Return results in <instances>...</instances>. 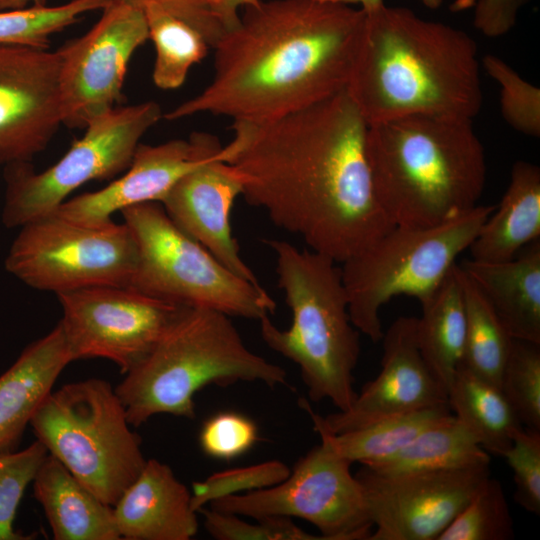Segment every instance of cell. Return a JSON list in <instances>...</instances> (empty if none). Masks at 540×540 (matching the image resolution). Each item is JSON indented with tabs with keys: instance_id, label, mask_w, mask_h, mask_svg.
I'll return each instance as SVG.
<instances>
[{
	"instance_id": "1",
	"label": "cell",
	"mask_w": 540,
	"mask_h": 540,
	"mask_svg": "<svg viewBox=\"0 0 540 540\" xmlns=\"http://www.w3.org/2000/svg\"><path fill=\"white\" fill-rule=\"evenodd\" d=\"M233 129L225 161L241 179V196L310 250L343 263L395 226L373 189L368 124L346 89L270 122H234Z\"/></svg>"
},
{
	"instance_id": "2",
	"label": "cell",
	"mask_w": 540,
	"mask_h": 540,
	"mask_svg": "<svg viewBox=\"0 0 540 540\" xmlns=\"http://www.w3.org/2000/svg\"><path fill=\"white\" fill-rule=\"evenodd\" d=\"M366 14L330 0H270L243 8L214 46L212 81L163 117L197 113L262 124L346 89Z\"/></svg>"
},
{
	"instance_id": "3",
	"label": "cell",
	"mask_w": 540,
	"mask_h": 540,
	"mask_svg": "<svg viewBox=\"0 0 540 540\" xmlns=\"http://www.w3.org/2000/svg\"><path fill=\"white\" fill-rule=\"evenodd\" d=\"M346 90L368 125L419 114L472 120L483 104L476 42L384 4L366 14Z\"/></svg>"
},
{
	"instance_id": "4",
	"label": "cell",
	"mask_w": 540,
	"mask_h": 540,
	"mask_svg": "<svg viewBox=\"0 0 540 540\" xmlns=\"http://www.w3.org/2000/svg\"><path fill=\"white\" fill-rule=\"evenodd\" d=\"M376 198L395 226L430 227L478 205L486 181L472 120L409 115L368 125Z\"/></svg>"
},
{
	"instance_id": "5",
	"label": "cell",
	"mask_w": 540,
	"mask_h": 540,
	"mask_svg": "<svg viewBox=\"0 0 540 540\" xmlns=\"http://www.w3.org/2000/svg\"><path fill=\"white\" fill-rule=\"evenodd\" d=\"M124 375L115 392L134 427L162 413L193 419L194 395L208 385H288L281 366L247 348L230 316L188 306Z\"/></svg>"
},
{
	"instance_id": "6",
	"label": "cell",
	"mask_w": 540,
	"mask_h": 540,
	"mask_svg": "<svg viewBox=\"0 0 540 540\" xmlns=\"http://www.w3.org/2000/svg\"><path fill=\"white\" fill-rule=\"evenodd\" d=\"M265 243L274 253L278 286L292 323L282 330L266 316L259 321L261 337L299 367L311 401L327 399L339 411L346 410L357 395L353 372L361 349L341 268L332 258L285 240Z\"/></svg>"
},
{
	"instance_id": "7",
	"label": "cell",
	"mask_w": 540,
	"mask_h": 540,
	"mask_svg": "<svg viewBox=\"0 0 540 540\" xmlns=\"http://www.w3.org/2000/svg\"><path fill=\"white\" fill-rule=\"evenodd\" d=\"M29 425L48 453L110 506L139 476L147 461L124 405L103 379L68 383L51 391Z\"/></svg>"
},
{
	"instance_id": "8",
	"label": "cell",
	"mask_w": 540,
	"mask_h": 540,
	"mask_svg": "<svg viewBox=\"0 0 540 540\" xmlns=\"http://www.w3.org/2000/svg\"><path fill=\"white\" fill-rule=\"evenodd\" d=\"M494 209V205L478 204L435 226H394L341 263L355 328L373 342L381 341L382 306L400 295L413 297L420 305L430 299Z\"/></svg>"
},
{
	"instance_id": "9",
	"label": "cell",
	"mask_w": 540,
	"mask_h": 540,
	"mask_svg": "<svg viewBox=\"0 0 540 540\" xmlns=\"http://www.w3.org/2000/svg\"><path fill=\"white\" fill-rule=\"evenodd\" d=\"M137 247L130 286L180 306L202 307L260 321L273 314L275 300L261 286L244 280L183 232L160 203L134 205L121 212Z\"/></svg>"
},
{
	"instance_id": "10",
	"label": "cell",
	"mask_w": 540,
	"mask_h": 540,
	"mask_svg": "<svg viewBox=\"0 0 540 540\" xmlns=\"http://www.w3.org/2000/svg\"><path fill=\"white\" fill-rule=\"evenodd\" d=\"M162 116L154 101L116 106L91 120L84 135L44 171L36 172L30 162L6 166L3 224L21 227L51 214L82 185L127 170L140 139Z\"/></svg>"
},
{
	"instance_id": "11",
	"label": "cell",
	"mask_w": 540,
	"mask_h": 540,
	"mask_svg": "<svg viewBox=\"0 0 540 540\" xmlns=\"http://www.w3.org/2000/svg\"><path fill=\"white\" fill-rule=\"evenodd\" d=\"M20 228L5 267L29 287L57 295L99 285L130 286L137 247L124 222L89 225L53 212Z\"/></svg>"
},
{
	"instance_id": "12",
	"label": "cell",
	"mask_w": 540,
	"mask_h": 540,
	"mask_svg": "<svg viewBox=\"0 0 540 540\" xmlns=\"http://www.w3.org/2000/svg\"><path fill=\"white\" fill-rule=\"evenodd\" d=\"M351 465L321 440L284 481L220 498L210 508L255 519L301 518L316 526L325 540H369L373 524L363 486L351 473Z\"/></svg>"
},
{
	"instance_id": "13",
	"label": "cell",
	"mask_w": 540,
	"mask_h": 540,
	"mask_svg": "<svg viewBox=\"0 0 540 540\" xmlns=\"http://www.w3.org/2000/svg\"><path fill=\"white\" fill-rule=\"evenodd\" d=\"M73 361L104 358L128 372L152 348L180 305L134 288L99 285L57 294Z\"/></svg>"
},
{
	"instance_id": "14",
	"label": "cell",
	"mask_w": 540,
	"mask_h": 540,
	"mask_svg": "<svg viewBox=\"0 0 540 540\" xmlns=\"http://www.w3.org/2000/svg\"><path fill=\"white\" fill-rule=\"evenodd\" d=\"M99 20L82 36L58 49L63 124L85 128L115 108L129 61L148 39L143 8L110 0Z\"/></svg>"
},
{
	"instance_id": "15",
	"label": "cell",
	"mask_w": 540,
	"mask_h": 540,
	"mask_svg": "<svg viewBox=\"0 0 540 540\" xmlns=\"http://www.w3.org/2000/svg\"><path fill=\"white\" fill-rule=\"evenodd\" d=\"M363 486L375 531L369 540H437L481 485L489 465L385 475L362 466Z\"/></svg>"
},
{
	"instance_id": "16",
	"label": "cell",
	"mask_w": 540,
	"mask_h": 540,
	"mask_svg": "<svg viewBox=\"0 0 540 540\" xmlns=\"http://www.w3.org/2000/svg\"><path fill=\"white\" fill-rule=\"evenodd\" d=\"M62 124L58 50L0 45V166L30 162Z\"/></svg>"
},
{
	"instance_id": "17",
	"label": "cell",
	"mask_w": 540,
	"mask_h": 540,
	"mask_svg": "<svg viewBox=\"0 0 540 540\" xmlns=\"http://www.w3.org/2000/svg\"><path fill=\"white\" fill-rule=\"evenodd\" d=\"M381 369L351 406L326 417L301 406L312 423L337 434L382 419L448 403L447 390L424 361L416 340V318L398 317L382 336Z\"/></svg>"
},
{
	"instance_id": "18",
	"label": "cell",
	"mask_w": 540,
	"mask_h": 540,
	"mask_svg": "<svg viewBox=\"0 0 540 540\" xmlns=\"http://www.w3.org/2000/svg\"><path fill=\"white\" fill-rule=\"evenodd\" d=\"M221 148L219 140L205 132L158 145L140 143L122 176L100 190L67 199L55 212L78 223L98 225L112 221V215L125 208L161 203L183 175Z\"/></svg>"
},
{
	"instance_id": "19",
	"label": "cell",
	"mask_w": 540,
	"mask_h": 540,
	"mask_svg": "<svg viewBox=\"0 0 540 540\" xmlns=\"http://www.w3.org/2000/svg\"><path fill=\"white\" fill-rule=\"evenodd\" d=\"M242 194L236 169L222 148L183 175L161 201L170 219L240 278L261 285L241 257L232 234L231 210Z\"/></svg>"
},
{
	"instance_id": "20",
	"label": "cell",
	"mask_w": 540,
	"mask_h": 540,
	"mask_svg": "<svg viewBox=\"0 0 540 540\" xmlns=\"http://www.w3.org/2000/svg\"><path fill=\"white\" fill-rule=\"evenodd\" d=\"M126 540H189L198 531L191 492L172 469L156 459L144 468L113 506Z\"/></svg>"
},
{
	"instance_id": "21",
	"label": "cell",
	"mask_w": 540,
	"mask_h": 540,
	"mask_svg": "<svg viewBox=\"0 0 540 540\" xmlns=\"http://www.w3.org/2000/svg\"><path fill=\"white\" fill-rule=\"evenodd\" d=\"M72 361L58 323L0 376V453L17 450L34 412Z\"/></svg>"
},
{
	"instance_id": "22",
	"label": "cell",
	"mask_w": 540,
	"mask_h": 540,
	"mask_svg": "<svg viewBox=\"0 0 540 540\" xmlns=\"http://www.w3.org/2000/svg\"><path fill=\"white\" fill-rule=\"evenodd\" d=\"M461 269L473 280L513 339L540 344V239L513 259H464Z\"/></svg>"
},
{
	"instance_id": "23",
	"label": "cell",
	"mask_w": 540,
	"mask_h": 540,
	"mask_svg": "<svg viewBox=\"0 0 540 540\" xmlns=\"http://www.w3.org/2000/svg\"><path fill=\"white\" fill-rule=\"evenodd\" d=\"M33 494L55 540H120L113 506L102 502L58 459L48 454L37 470Z\"/></svg>"
},
{
	"instance_id": "24",
	"label": "cell",
	"mask_w": 540,
	"mask_h": 540,
	"mask_svg": "<svg viewBox=\"0 0 540 540\" xmlns=\"http://www.w3.org/2000/svg\"><path fill=\"white\" fill-rule=\"evenodd\" d=\"M540 239V168L516 161L509 185L498 206L469 246L471 259L502 262L513 259L525 246Z\"/></svg>"
},
{
	"instance_id": "25",
	"label": "cell",
	"mask_w": 540,
	"mask_h": 540,
	"mask_svg": "<svg viewBox=\"0 0 540 540\" xmlns=\"http://www.w3.org/2000/svg\"><path fill=\"white\" fill-rule=\"evenodd\" d=\"M416 318V340L419 351L435 377L448 391L461 367L465 348L466 314L456 263L425 303Z\"/></svg>"
},
{
	"instance_id": "26",
	"label": "cell",
	"mask_w": 540,
	"mask_h": 540,
	"mask_svg": "<svg viewBox=\"0 0 540 540\" xmlns=\"http://www.w3.org/2000/svg\"><path fill=\"white\" fill-rule=\"evenodd\" d=\"M447 395L455 418L489 454L502 457L514 433L524 427L500 387L462 365Z\"/></svg>"
},
{
	"instance_id": "27",
	"label": "cell",
	"mask_w": 540,
	"mask_h": 540,
	"mask_svg": "<svg viewBox=\"0 0 540 540\" xmlns=\"http://www.w3.org/2000/svg\"><path fill=\"white\" fill-rule=\"evenodd\" d=\"M490 465V455L452 415L422 431L389 458L364 466L385 475Z\"/></svg>"
},
{
	"instance_id": "28",
	"label": "cell",
	"mask_w": 540,
	"mask_h": 540,
	"mask_svg": "<svg viewBox=\"0 0 540 540\" xmlns=\"http://www.w3.org/2000/svg\"><path fill=\"white\" fill-rule=\"evenodd\" d=\"M453 415L449 404H440L388 417L372 424L331 433L319 425L314 430L337 454L368 466L391 457L428 427Z\"/></svg>"
},
{
	"instance_id": "29",
	"label": "cell",
	"mask_w": 540,
	"mask_h": 540,
	"mask_svg": "<svg viewBox=\"0 0 540 540\" xmlns=\"http://www.w3.org/2000/svg\"><path fill=\"white\" fill-rule=\"evenodd\" d=\"M459 269L466 314L462 366L499 386L513 338L477 285Z\"/></svg>"
},
{
	"instance_id": "30",
	"label": "cell",
	"mask_w": 540,
	"mask_h": 540,
	"mask_svg": "<svg viewBox=\"0 0 540 540\" xmlns=\"http://www.w3.org/2000/svg\"><path fill=\"white\" fill-rule=\"evenodd\" d=\"M143 11L156 53L153 82L161 89H176L211 47L199 31L162 7L147 4Z\"/></svg>"
},
{
	"instance_id": "31",
	"label": "cell",
	"mask_w": 540,
	"mask_h": 540,
	"mask_svg": "<svg viewBox=\"0 0 540 540\" xmlns=\"http://www.w3.org/2000/svg\"><path fill=\"white\" fill-rule=\"evenodd\" d=\"M110 0H71L57 6L0 11V45L48 48L50 36L76 23L85 13L102 10Z\"/></svg>"
},
{
	"instance_id": "32",
	"label": "cell",
	"mask_w": 540,
	"mask_h": 540,
	"mask_svg": "<svg viewBox=\"0 0 540 540\" xmlns=\"http://www.w3.org/2000/svg\"><path fill=\"white\" fill-rule=\"evenodd\" d=\"M513 519L501 483L489 477L437 540H510Z\"/></svg>"
},
{
	"instance_id": "33",
	"label": "cell",
	"mask_w": 540,
	"mask_h": 540,
	"mask_svg": "<svg viewBox=\"0 0 540 540\" xmlns=\"http://www.w3.org/2000/svg\"><path fill=\"white\" fill-rule=\"evenodd\" d=\"M499 387L522 425L540 431V344L513 339Z\"/></svg>"
},
{
	"instance_id": "34",
	"label": "cell",
	"mask_w": 540,
	"mask_h": 540,
	"mask_svg": "<svg viewBox=\"0 0 540 540\" xmlns=\"http://www.w3.org/2000/svg\"><path fill=\"white\" fill-rule=\"evenodd\" d=\"M48 454L37 439L23 450L0 453V540L33 538L16 531L13 523L25 489Z\"/></svg>"
},
{
	"instance_id": "35",
	"label": "cell",
	"mask_w": 540,
	"mask_h": 540,
	"mask_svg": "<svg viewBox=\"0 0 540 540\" xmlns=\"http://www.w3.org/2000/svg\"><path fill=\"white\" fill-rule=\"evenodd\" d=\"M482 66L500 85V109L504 120L516 131L540 135V90L523 79L509 64L493 54L482 58Z\"/></svg>"
},
{
	"instance_id": "36",
	"label": "cell",
	"mask_w": 540,
	"mask_h": 540,
	"mask_svg": "<svg viewBox=\"0 0 540 540\" xmlns=\"http://www.w3.org/2000/svg\"><path fill=\"white\" fill-rule=\"evenodd\" d=\"M290 468L278 460L213 473L192 483L191 506L198 512L220 498L265 489L284 481Z\"/></svg>"
},
{
	"instance_id": "37",
	"label": "cell",
	"mask_w": 540,
	"mask_h": 540,
	"mask_svg": "<svg viewBox=\"0 0 540 540\" xmlns=\"http://www.w3.org/2000/svg\"><path fill=\"white\" fill-rule=\"evenodd\" d=\"M207 532L218 540H325L302 530L290 517L268 516L250 523L238 515L201 508Z\"/></svg>"
},
{
	"instance_id": "38",
	"label": "cell",
	"mask_w": 540,
	"mask_h": 540,
	"mask_svg": "<svg viewBox=\"0 0 540 540\" xmlns=\"http://www.w3.org/2000/svg\"><path fill=\"white\" fill-rule=\"evenodd\" d=\"M513 472L514 498L526 511L540 514V431L522 427L502 456Z\"/></svg>"
},
{
	"instance_id": "39",
	"label": "cell",
	"mask_w": 540,
	"mask_h": 540,
	"mask_svg": "<svg viewBox=\"0 0 540 540\" xmlns=\"http://www.w3.org/2000/svg\"><path fill=\"white\" fill-rule=\"evenodd\" d=\"M258 440L256 424L236 412H220L208 418L199 433V445L209 457L235 459L250 450Z\"/></svg>"
},
{
	"instance_id": "40",
	"label": "cell",
	"mask_w": 540,
	"mask_h": 540,
	"mask_svg": "<svg viewBox=\"0 0 540 540\" xmlns=\"http://www.w3.org/2000/svg\"><path fill=\"white\" fill-rule=\"evenodd\" d=\"M143 8L156 4L199 31L211 48L225 34L213 13V0H116Z\"/></svg>"
},
{
	"instance_id": "41",
	"label": "cell",
	"mask_w": 540,
	"mask_h": 540,
	"mask_svg": "<svg viewBox=\"0 0 540 540\" xmlns=\"http://www.w3.org/2000/svg\"><path fill=\"white\" fill-rule=\"evenodd\" d=\"M530 1L478 0L474 10L473 25L486 37H501L513 29L518 13Z\"/></svg>"
},
{
	"instance_id": "42",
	"label": "cell",
	"mask_w": 540,
	"mask_h": 540,
	"mask_svg": "<svg viewBox=\"0 0 540 540\" xmlns=\"http://www.w3.org/2000/svg\"><path fill=\"white\" fill-rule=\"evenodd\" d=\"M260 1L261 0H213V13L226 33L239 24V8L257 6Z\"/></svg>"
},
{
	"instance_id": "43",
	"label": "cell",
	"mask_w": 540,
	"mask_h": 540,
	"mask_svg": "<svg viewBox=\"0 0 540 540\" xmlns=\"http://www.w3.org/2000/svg\"><path fill=\"white\" fill-rule=\"evenodd\" d=\"M48 0H0V11L47 6Z\"/></svg>"
},
{
	"instance_id": "44",
	"label": "cell",
	"mask_w": 540,
	"mask_h": 540,
	"mask_svg": "<svg viewBox=\"0 0 540 540\" xmlns=\"http://www.w3.org/2000/svg\"><path fill=\"white\" fill-rule=\"evenodd\" d=\"M333 2H338L346 5H354L359 4L361 6V10H363L366 14L370 13L381 6L384 5V0H330Z\"/></svg>"
}]
</instances>
